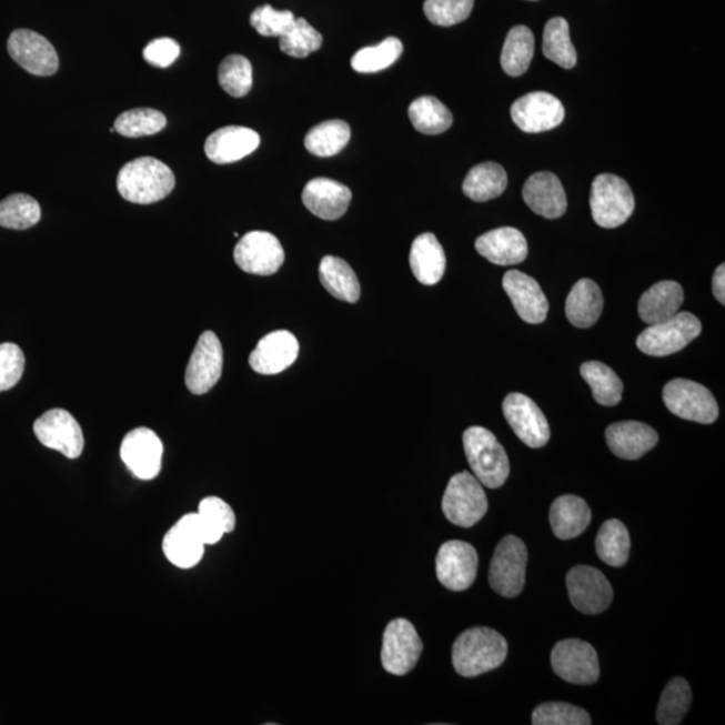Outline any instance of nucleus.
Listing matches in <instances>:
<instances>
[{
  "label": "nucleus",
  "instance_id": "nucleus-31",
  "mask_svg": "<svg viewBox=\"0 0 725 725\" xmlns=\"http://www.w3.org/2000/svg\"><path fill=\"white\" fill-rule=\"evenodd\" d=\"M603 311L601 288L590 279H582L571 289L566 300V316L576 329L586 330L598 322Z\"/></svg>",
  "mask_w": 725,
  "mask_h": 725
},
{
  "label": "nucleus",
  "instance_id": "nucleus-13",
  "mask_svg": "<svg viewBox=\"0 0 725 725\" xmlns=\"http://www.w3.org/2000/svg\"><path fill=\"white\" fill-rule=\"evenodd\" d=\"M435 571L442 586L452 592H465L477 577L479 555L472 544L451 541L441 545Z\"/></svg>",
  "mask_w": 725,
  "mask_h": 725
},
{
  "label": "nucleus",
  "instance_id": "nucleus-41",
  "mask_svg": "<svg viewBox=\"0 0 725 725\" xmlns=\"http://www.w3.org/2000/svg\"><path fill=\"white\" fill-rule=\"evenodd\" d=\"M403 53V43L395 37L376 44V47L363 48L352 57L351 67L358 73L369 74L382 72L397 61Z\"/></svg>",
  "mask_w": 725,
  "mask_h": 725
},
{
  "label": "nucleus",
  "instance_id": "nucleus-36",
  "mask_svg": "<svg viewBox=\"0 0 725 725\" xmlns=\"http://www.w3.org/2000/svg\"><path fill=\"white\" fill-rule=\"evenodd\" d=\"M350 139L351 128L345 121H324L306 133L305 149L314 157H335L345 149Z\"/></svg>",
  "mask_w": 725,
  "mask_h": 725
},
{
  "label": "nucleus",
  "instance_id": "nucleus-24",
  "mask_svg": "<svg viewBox=\"0 0 725 725\" xmlns=\"http://www.w3.org/2000/svg\"><path fill=\"white\" fill-rule=\"evenodd\" d=\"M352 192L346 185L329 178L312 179L303 191L304 207L324 221H336L350 208Z\"/></svg>",
  "mask_w": 725,
  "mask_h": 725
},
{
  "label": "nucleus",
  "instance_id": "nucleus-28",
  "mask_svg": "<svg viewBox=\"0 0 725 725\" xmlns=\"http://www.w3.org/2000/svg\"><path fill=\"white\" fill-rule=\"evenodd\" d=\"M684 303L683 286L676 281H661L640 299L638 313L647 325L676 316Z\"/></svg>",
  "mask_w": 725,
  "mask_h": 725
},
{
  "label": "nucleus",
  "instance_id": "nucleus-11",
  "mask_svg": "<svg viewBox=\"0 0 725 725\" xmlns=\"http://www.w3.org/2000/svg\"><path fill=\"white\" fill-rule=\"evenodd\" d=\"M551 665L556 675L570 684L593 685L601 675L598 654L581 640L557 643L551 653Z\"/></svg>",
  "mask_w": 725,
  "mask_h": 725
},
{
  "label": "nucleus",
  "instance_id": "nucleus-45",
  "mask_svg": "<svg viewBox=\"0 0 725 725\" xmlns=\"http://www.w3.org/2000/svg\"><path fill=\"white\" fill-rule=\"evenodd\" d=\"M323 36L304 18H296L280 37L282 53L293 58H305L322 48Z\"/></svg>",
  "mask_w": 725,
  "mask_h": 725
},
{
  "label": "nucleus",
  "instance_id": "nucleus-10",
  "mask_svg": "<svg viewBox=\"0 0 725 725\" xmlns=\"http://www.w3.org/2000/svg\"><path fill=\"white\" fill-rule=\"evenodd\" d=\"M423 651L422 640L412 622L391 621L383 634L382 665L394 676H404L415 668Z\"/></svg>",
  "mask_w": 725,
  "mask_h": 725
},
{
  "label": "nucleus",
  "instance_id": "nucleus-23",
  "mask_svg": "<svg viewBox=\"0 0 725 725\" xmlns=\"http://www.w3.org/2000/svg\"><path fill=\"white\" fill-rule=\"evenodd\" d=\"M524 202L535 214L556 220L567 210L566 191L553 172H536L524 184Z\"/></svg>",
  "mask_w": 725,
  "mask_h": 725
},
{
  "label": "nucleus",
  "instance_id": "nucleus-37",
  "mask_svg": "<svg viewBox=\"0 0 725 725\" xmlns=\"http://www.w3.org/2000/svg\"><path fill=\"white\" fill-rule=\"evenodd\" d=\"M409 119L416 131L423 134H441L453 124L452 112L432 95L416 99L409 108Z\"/></svg>",
  "mask_w": 725,
  "mask_h": 725
},
{
  "label": "nucleus",
  "instance_id": "nucleus-25",
  "mask_svg": "<svg viewBox=\"0 0 725 725\" xmlns=\"http://www.w3.org/2000/svg\"><path fill=\"white\" fill-rule=\"evenodd\" d=\"M260 134L245 127H224L211 133L204 144V152L215 164L239 162L259 149Z\"/></svg>",
  "mask_w": 725,
  "mask_h": 725
},
{
  "label": "nucleus",
  "instance_id": "nucleus-48",
  "mask_svg": "<svg viewBox=\"0 0 725 725\" xmlns=\"http://www.w3.org/2000/svg\"><path fill=\"white\" fill-rule=\"evenodd\" d=\"M292 11H278L271 4L261 6L250 16V24L253 26L256 33L264 37H281L294 22Z\"/></svg>",
  "mask_w": 725,
  "mask_h": 725
},
{
  "label": "nucleus",
  "instance_id": "nucleus-19",
  "mask_svg": "<svg viewBox=\"0 0 725 725\" xmlns=\"http://www.w3.org/2000/svg\"><path fill=\"white\" fill-rule=\"evenodd\" d=\"M513 123L527 133L554 130L563 123L564 107L560 99L547 92H532L523 95L511 108Z\"/></svg>",
  "mask_w": 725,
  "mask_h": 725
},
{
  "label": "nucleus",
  "instance_id": "nucleus-18",
  "mask_svg": "<svg viewBox=\"0 0 725 725\" xmlns=\"http://www.w3.org/2000/svg\"><path fill=\"white\" fill-rule=\"evenodd\" d=\"M503 413L520 441L532 449L548 444L551 432L547 419L527 395L512 393L505 397Z\"/></svg>",
  "mask_w": 725,
  "mask_h": 725
},
{
  "label": "nucleus",
  "instance_id": "nucleus-42",
  "mask_svg": "<svg viewBox=\"0 0 725 725\" xmlns=\"http://www.w3.org/2000/svg\"><path fill=\"white\" fill-rule=\"evenodd\" d=\"M41 220L40 203L33 197L14 194L0 202V226L26 230L36 226Z\"/></svg>",
  "mask_w": 725,
  "mask_h": 725
},
{
  "label": "nucleus",
  "instance_id": "nucleus-14",
  "mask_svg": "<svg viewBox=\"0 0 725 725\" xmlns=\"http://www.w3.org/2000/svg\"><path fill=\"white\" fill-rule=\"evenodd\" d=\"M163 444L149 427H138L121 442L120 455L134 477L150 481L162 471Z\"/></svg>",
  "mask_w": 725,
  "mask_h": 725
},
{
  "label": "nucleus",
  "instance_id": "nucleus-1",
  "mask_svg": "<svg viewBox=\"0 0 725 725\" xmlns=\"http://www.w3.org/2000/svg\"><path fill=\"white\" fill-rule=\"evenodd\" d=\"M508 656V644L490 627H473L460 634L452 652L453 666L462 677H477L495 671Z\"/></svg>",
  "mask_w": 725,
  "mask_h": 725
},
{
  "label": "nucleus",
  "instance_id": "nucleus-8",
  "mask_svg": "<svg viewBox=\"0 0 725 725\" xmlns=\"http://www.w3.org/2000/svg\"><path fill=\"white\" fill-rule=\"evenodd\" d=\"M528 551L522 538L505 536L499 543L490 568V583L505 598H516L525 585Z\"/></svg>",
  "mask_w": 725,
  "mask_h": 725
},
{
  "label": "nucleus",
  "instance_id": "nucleus-35",
  "mask_svg": "<svg viewBox=\"0 0 725 725\" xmlns=\"http://www.w3.org/2000/svg\"><path fill=\"white\" fill-rule=\"evenodd\" d=\"M535 54V37L527 26L512 28L502 51V67L511 77L527 72Z\"/></svg>",
  "mask_w": 725,
  "mask_h": 725
},
{
  "label": "nucleus",
  "instance_id": "nucleus-34",
  "mask_svg": "<svg viewBox=\"0 0 725 725\" xmlns=\"http://www.w3.org/2000/svg\"><path fill=\"white\" fill-rule=\"evenodd\" d=\"M596 554L612 567H624L631 555V535L617 518L603 523L595 541Z\"/></svg>",
  "mask_w": 725,
  "mask_h": 725
},
{
  "label": "nucleus",
  "instance_id": "nucleus-50",
  "mask_svg": "<svg viewBox=\"0 0 725 725\" xmlns=\"http://www.w3.org/2000/svg\"><path fill=\"white\" fill-rule=\"evenodd\" d=\"M198 513L207 518L210 524H213L215 528L222 531L223 534H230V532H233L235 528V513L231 510V506L220 497L210 496L203 499L202 502L199 503Z\"/></svg>",
  "mask_w": 725,
  "mask_h": 725
},
{
  "label": "nucleus",
  "instance_id": "nucleus-33",
  "mask_svg": "<svg viewBox=\"0 0 725 725\" xmlns=\"http://www.w3.org/2000/svg\"><path fill=\"white\" fill-rule=\"evenodd\" d=\"M508 185V177L502 165L497 163H483L467 173L462 191L474 202H487L503 194Z\"/></svg>",
  "mask_w": 725,
  "mask_h": 725
},
{
  "label": "nucleus",
  "instance_id": "nucleus-7",
  "mask_svg": "<svg viewBox=\"0 0 725 725\" xmlns=\"http://www.w3.org/2000/svg\"><path fill=\"white\" fill-rule=\"evenodd\" d=\"M442 511L452 524L462 528L473 527L487 512L483 484L470 472L454 474L442 499Z\"/></svg>",
  "mask_w": 725,
  "mask_h": 725
},
{
  "label": "nucleus",
  "instance_id": "nucleus-16",
  "mask_svg": "<svg viewBox=\"0 0 725 725\" xmlns=\"http://www.w3.org/2000/svg\"><path fill=\"white\" fill-rule=\"evenodd\" d=\"M34 433L43 446L70 460L79 459L85 445L80 423L62 409L49 410L40 416L34 423Z\"/></svg>",
  "mask_w": 725,
  "mask_h": 725
},
{
  "label": "nucleus",
  "instance_id": "nucleus-15",
  "mask_svg": "<svg viewBox=\"0 0 725 725\" xmlns=\"http://www.w3.org/2000/svg\"><path fill=\"white\" fill-rule=\"evenodd\" d=\"M571 603L583 614H600L607 611L614 598L613 587L600 570L576 566L567 574Z\"/></svg>",
  "mask_w": 725,
  "mask_h": 725
},
{
  "label": "nucleus",
  "instance_id": "nucleus-49",
  "mask_svg": "<svg viewBox=\"0 0 725 725\" xmlns=\"http://www.w3.org/2000/svg\"><path fill=\"white\" fill-rule=\"evenodd\" d=\"M24 355L14 343L0 344V391H8L21 381Z\"/></svg>",
  "mask_w": 725,
  "mask_h": 725
},
{
  "label": "nucleus",
  "instance_id": "nucleus-46",
  "mask_svg": "<svg viewBox=\"0 0 725 725\" xmlns=\"http://www.w3.org/2000/svg\"><path fill=\"white\" fill-rule=\"evenodd\" d=\"M534 725H590L592 717L585 709L567 703H544L532 714Z\"/></svg>",
  "mask_w": 725,
  "mask_h": 725
},
{
  "label": "nucleus",
  "instance_id": "nucleus-3",
  "mask_svg": "<svg viewBox=\"0 0 725 725\" xmlns=\"http://www.w3.org/2000/svg\"><path fill=\"white\" fill-rule=\"evenodd\" d=\"M223 535L198 512L188 513L167 532L163 553L173 566L189 570L202 561L204 545L217 544Z\"/></svg>",
  "mask_w": 725,
  "mask_h": 725
},
{
  "label": "nucleus",
  "instance_id": "nucleus-39",
  "mask_svg": "<svg viewBox=\"0 0 725 725\" xmlns=\"http://www.w3.org/2000/svg\"><path fill=\"white\" fill-rule=\"evenodd\" d=\"M543 53L548 60L563 69L576 66L577 54L570 38V26L566 19L556 17L545 24L543 36Z\"/></svg>",
  "mask_w": 725,
  "mask_h": 725
},
{
  "label": "nucleus",
  "instance_id": "nucleus-4",
  "mask_svg": "<svg viewBox=\"0 0 725 725\" xmlns=\"http://www.w3.org/2000/svg\"><path fill=\"white\" fill-rule=\"evenodd\" d=\"M464 449L473 476L490 490H497L510 476V460L505 449L490 430L472 426L464 433Z\"/></svg>",
  "mask_w": 725,
  "mask_h": 725
},
{
  "label": "nucleus",
  "instance_id": "nucleus-40",
  "mask_svg": "<svg viewBox=\"0 0 725 725\" xmlns=\"http://www.w3.org/2000/svg\"><path fill=\"white\" fill-rule=\"evenodd\" d=\"M692 691L688 682L682 677L671 679L661 695L657 708V722L661 725H677L688 714Z\"/></svg>",
  "mask_w": 725,
  "mask_h": 725
},
{
  "label": "nucleus",
  "instance_id": "nucleus-17",
  "mask_svg": "<svg viewBox=\"0 0 725 725\" xmlns=\"http://www.w3.org/2000/svg\"><path fill=\"white\" fill-rule=\"evenodd\" d=\"M222 369L223 350L220 339L213 331L203 332L185 370V386L192 394H207L221 380Z\"/></svg>",
  "mask_w": 725,
  "mask_h": 725
},
{
  "label": "nucleus",
  "instance_id": "nucleus-51",
  "mask_svg": "<svg viewBox=\"0 0 725 725\" xmlns=\"http://www.w3.org/2000/svg\"><path fill=\"white\" fill-rule=\"evenodd\" d=\"M144 60L157 68H169L181 56V47L171 38H159L147 44L143 51Z\"/></svg>",
  "mask_w": 725,
  "mask_h": 725
},
{
  "label": "nucleus",
  "instance_id": "nucleus-6",
  "mask_svg": "<svg viewBox=\"0 0 725 725\" xmlns=\"http://www.w3.org/2000/svg\"><path fill=\"white\" fill-rule=\"evenodd\" d=\"M702 323L695 314L678 312L665 322L653 324L641 332L637 346L645 355L663 358L676 354L701 336Z\"/></svg>",
  "mask_w": 725,
  "mask_h": 725
},
{
  "label": "nucleus",
  "instance_id": "nucleus-20",
  "mask_svg": "<svg viewBox=\"0 0 725 725\" xmlns=\"http://www.w3.org/2000/svg\"><path fill=\"white\" fill-rule=\"evenodd\" d=\"M8 50L19 67L34 75H53L60 66L53 44L36 31L16 30L9 38Z\"/></svg>",
  "mask_w": 725,
  "mask_h": 725
},
{
  "label": "nucleus",
  "instance_id": "nucleus-29",
  "mask_svg": "<svg viewBox=\"0 0 725 725\" xmlns=\"http://www.w3.org/2000/svg\"><path fill=\"white\" fill-rule=\"evenodd\" d=\"M410 268L421 284H439L446 271V255L437 236L432 233L416 236L410 250Z\"/></svg>",
  "mask_w": 725,
  "mask_h": 725
},
{
  "label": "nucleus",
  "instance_id": "nucleus-26",
  "mask_svg": "<svg viewBox=\"0 0 725 725\" xmlns=\"http://www.w3.org/2000/svg\"><path fill=\"white\" fill-rule=\"evenodd\" d=\"M476 249L484 259L499 266L522 264L528 255L527 240L515 228L487 231L479 236Z\"/></svg>",
  "mask_w": 725,
  "mask_h": 725
},
{
  "label": "nucleus",
  "instance_id": "nucleus-27",
  "mask_svg": "<svg viewBox=\"0 0 725 725\" xmlns=\"http://www.w3.org/2000/svg\"><path fill=\"white\" fill-rule=\"evenodd\" d=\"M606 441L613 454L622 460H640L658 444L656 430L643 422L613 423L606 429Z\"/></svg>",
  "mask_w": 725,
  "mask_h": 725
},
{
  "label": "nucleus",
  "instance_id": "nucleus-38",
  "mask_svg": "<svg viewBox=\"0 0 725 725\" xmlns=\"http://www.w3.org/2000/svg\"><path fill=\"white\" fill-rule=\"evenodd\" d=\"M581 375L593 390L594 400L602 406H617L624 394V383L618 375L601 362H586L581 365Z\"/></svg>",
  "mask_w": 725,
  "mask_h": 725
},
{
  "label": "nucleus",
  "instance_id": "nucleus-22",
  "mask_svg": "<svg viewBox=\"0 0 725 725\" xmlns=\"http://www.w3.org/2000/svg\"><path fill=\"white\" fill-rule=\"evenodd\" d=\"M503 286L522 320L528 324H542L547 319L548 300L537 281L518 271L504 274Z\"/></svg>",
  "mask_w": 725,
  "mask_h": 725
},
{
  "label": "nucleus",
  "instance_id": "nucleus-52",
  "mask_svg": "<svg viewBox=\"0 0 725 725\" xmlns=\"http://www.w3.org/2000/svg\"><path fill=\"white\" fill-rule=\"evenodd\" d=\"M712 291H714L715 298L722 305L725 304V265L722 264L717 266L714 274V280H712Z\"/></svg>",
  "mask_w": 725,
  "mask_h": 725
},
{
  "label": "nucleus",
  "instance_id": "nucleus-44",
  "mask_svg": "<svg viewBox=\"0 0 725 725\" xmlns=\"http://www.w3.org/2000/svg\"><path fill=\"white\" fill-rule=\"evenodd\" d=\"M218 80L231 98H245L253 87V68L246 57L233 54L224 58L218 70Z\"/></svg>",
  "mask_w": 725,
  "mask_h": 725
},
{
  "label": "nucleus",
  "instance_id": "nucleus-2",
  "mask_svg": "<svg viewBox=\"0 0 725 725\" xmlns=\"http://www.w3.org/2000/svg\"><path fill=\"white\" fill-rule=\"evenodd\" d=\"M175 189V175L169 165L155 158L132 160L120 170L118 190L125 201L151 204L162 201Z\"/></svg>",
  "mask_w": 725,
  "mask_h": 725
},
{
  "label": "nucleus",
  "instance_id": "nucleus-32",
  "mask_svg": "<svg viewBox=\"0 0 725 725\" xmlns=\"http://www.w3.org/2000/svg\"><path fill=\"white\" fill-rule=\"evenodd\" d=\"M320 281L333 298L354 304L361 299V284L352 268L339 256L326 255L320 262Z\"/></svg>",
  "mask_w": 725,
  "mask_h": 725
},
{
  "label": "nucleus",
  "instance_id": "nucleus-5",
  "mask_svg": "<svg viewBox=\"0 0 725 725\" xmlns=\"http://www.w3.org/2000/svg\"><path fill=\"white\" fill-rule=\"evenodd\" d=\"M594 221L603 229H615L626 223L635 209L631 185L612 173L595 178L590 197Z\"/></svg>",
  "mask_w": 725,
  "mask_h": 725
},
{
  "label": "nucleus",
  "instance_id": "nucleus-12",
  "mask_svg": "<svg viewBox=\"0 0 725 725\" xmlns=\"http://www.w3.org/2000/svg\"><path fill=\"white\" fill-rule=\"evenodd\" d=\"M234 261L243 272L272 275L284 264L285 252L278 236L268 231H250L236 243Z\"/></svg>",
  "mask_w": 725,
  "mask_h": 725
},
{
  "label": "nucleus",
  "instance_id": "nucleus-30",
  "mask_svg": "<svg viewBox=\"0 0 725 725\" xmlns=\"http://www.w3.org/2000/svg\"><path fill=\"white\" fill-rule=\"evenodd\" d=\"M592 510L585 500L573 495L556 499L550 510L551 527L561 541L581 536L592 523Z\"/></svg>",
  "mask_w": 725,
  "mask_h": 725
},
{
  "label": "nucleus",
  "instance_id": "nucleus-43",
  "mask_svg": "<svg viewBox=\"0 0 725 725\" xmlns=\"http://www.w3.org/2000/svg\"><path fill=\"white\" fill-rule=\"evenodd\" d=\"M167 125L165 115L157 109L138 108L121 113L114 121V132L125 138L151 137L163 131Z\"/></svg>",
  "mask_w": 725,
  "mask_h": 725
},
{
  "label": "nucleus",
  "instance_id": "nucleus-47",
  "mask_svg": "<svg viewBox=\"0 0 725 725\" xmlns=\"http://www.w3.org/2000/svg\"><path fill=\"white\" fill-rule=\"evenodd\" d=\"M474 0H426L423 11L433 24L449 28L471 17Z\"/></svg>",
  "mask_w": 725,
  "mask_h": 725
},
{
  "label": "nucleus",
  "instance_id": "nucleus-9",
  "mask_svg": "<svg viewBox=\"0 0 725 725\" xmlns=\"http://www.w3.org/2000/svg\"><path fill=\"white\" fill-rule=\"evenodd\" d=\"M665 406L682 420L709 425L718 416L715 396L703 384L675 380L665 384L663 391Z\"/></svg>",
  "mask_w": 725,
  "mask_h": 725
},
{
  "label": "nucleus",
  "instance_id": "nucleus-21",
  "mask_svg": "<svg viewBox=\"0 0 725 725\" xmlns=\"http://www.w3.org/2000/svg\"><path fill=\"white\" fill-rule=\"evenodd\" d=\"M299 351V340L293 333L274 331L260 340L249 358V364L262 375L280 374L296 362Z\"/></svg>",
  "mask_w": 725,
  "mask_h": 725
}]
</instances>
